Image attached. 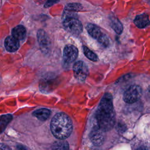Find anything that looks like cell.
<instances>
[{"label": "cell", "mask_w": 150, "mask_h": 150, "mask_svg": "<svg viewBox=\"0 0 150 150\" xmlns=\"http://www.w3.org/2000/svg\"><path fill=\"white\" fill-rule=\"evenodd\" d=\"M98 127L103 131L110 130L115 122V112L112 98L110 94H105L102 98L96 113Z\"/></svg>", "instance_id": "6da1fadb"}, {"label": "cell", "mask_w": 150, "mask_h": 150, "mask_svg": "<svg viewBox=\"0 0 150 150\" xmlns=\"http://www.w3.org/2000/svg\"><path fill=\"white\" fill-rule=\"evenodd\" d=\"M50 129L56 138L64 139L71 133L73 129L71 120L66 114L59 112L53 117L50 122Z\"/></svg>", "instance_id": "7a4b0ae2"}, {"label": "cell", "mask_w": 150, "mask_h": 150, "mask_svg": "<svg viewBox=\"0 0 150 150\" xmlns=\"http://www.w3.org/2000/svg\"><path fill=\"white\" fill-rule=\"evenodd\" d=\"M86 29L88 34L94 39L97 40L101 45L107 47L109 45L108 36L103 33L101 29L96 25L92 23H88L86 25Z\"/></svg>", "instance_id": "3957f363"}, {"label": "cell", "mask_w": 150, "mask_h": 150, "mask_svg": "<svg viewBox=\"0 0 150 150\" xmlns=\"http://www.w3.org/2000/svg\"><path fill=\"white\" fill-rule=\"evenodd\" d=\"M65 29L71 34L78 36L83 30V26L80 21L74 17L70 16L64 19L63 22Z\"/></svg>", "instance_id": "277c9868"}, {"label": "cell", "mask_w": 150, "mask_h": 150, "mask_svg": "<svg viewBox=\"0 0 150 150\" xmlns=\"http://www.w3.org/2000/svg\"><path fill=\"white\" fill-rule=\"evenodd\" d=\"M142 94V89L138 85H132L128 88L124 94V100L125 103L132 104L138 101Z\"/></svg>", "instance_id": "5b68a950"}, {"label": "cell", "mask_w": 150, "mask_h": 150, "mask_svg": "<svg viewBox=\"0 0 150 150\" xmlns=\"http://www.w3.org/2000/svg\"><path fill=\"white\" fill-rule=\"evenodd\" d=\"M73 69L75 78L79 81H84L88 74V67L83 61L76 62L73 65Z\"/></svg>", "instance_id": "8992f818"}, {"label": "cell", "mask_w": 150, "mask_h": 150, "mask_svg": "<svg viewBox=\"0 0 150 150\" xmlns=\"http://www.w3.org/2000/svg\"><path fill=\"white\" fill-rule=\"evenodd\" d=\"M78 56V49L72 45H66L63 50V58L66 62L71 63L74 62Z\"/></svg>", "instance_id": "52a82bcc"}, {"label": "cell", "mask_w": 150, "mask_h": 150, "mask_svg": "<svg viewBox=\"0 0 150 150\" xmlns=\"http://www.w3.org/2000/svg\"><path fill=\"white\" fill-rule=\"evenodd\" d=\"M103 131L98 127H94L90 134V140L96 146H100L103 144L104 139Z\"/></svg>", "instance_id": "ba28073f"}, {"label": "cell", "mask_w": 150, "mask_h": 150, "mask_svg": "<svg viewBox=\"0 0 150 150\" xmlns=\"http://www.w3.org/2000/svg\"><path fill=\"white\" fill-rule=\"evenodd\" d=\"M37 37L42 50L47 52L50 46V40L46 33L43 30L40 29L38 31Z\"/></svg>", "instance_id": "9c48e42d"}, {"label": "cell", "mask_w": 150, "mask_h": 150, "mask_svg": "<svg viewBox=\"0 0 150 150\" xmlns=\"http://www.w3.org/2000/svg\"><path fill=\"white\" fill-rule=\"evenodd\" d=\"M4 45L7 51L10 52H15L19 47V40L15 38L13 36H7L5 40Z\"/></svg>", "instance_id": "30bf717a"}, {"label": "cell", "mask_w": 150, "mask_h": 150, "mask_svg": "<svg viewBox=\"0 0 150 150\" xmlns=\"http://www.w3.org/2000/svg\"><path fill=\"white\" fill-rule=\"evenodd\" d=\"M134 23L137 28L143 29L150 25V21L148 15L146 13H143L137 15L134 20Z\"/></svg>", "instance_id": "8fae6325"}, {"label": "cell", "mask_w": 150, "mask_h": 150, "mask_svg": "<svg viewBox=\"0 0 150 150\" xmlns=\"http://www.w3.org/2000/svg\"><path fill=\"white\" fill-rule=\"evenodd\" d=\"M26 33L25 28L22 25L15 26L12 30V36L18 40H22L25 38Z\"/></svg>", "instance_id": "7c38bea8"}, {"label": "cell", "mask_w": 150, "mask_h": 150, "mask_svg": "<svg viewBox=\"0 0 150 150\" xmlns=\"http://www.w3.org/2000/svg\"><path fill=\"white\" fill-rule=\"evenodd\" d=\"M51 111L47 108H40L35 111L33 112V115L41 121H45L47 120L50 115Z\"/></svg>", "instance_id": "4fadbf2b"}, {"label": "cell", "mask_w": 150, "mask_h": 150, "mask_svg": "<svg viewBox=\"0 0 150 150\" xmlns=\"http://www.w3.org/2000/svg\"><path fill=\"white\" fill-rule=\"evenodd\" d=\"M110 25L112 29L117 33L121 34L123 30V26L121 22L115 17H111L110 18Z\"/></svg>", "instance_id": "5bb4252c"}, {"label": "cell", "mask_w": 150, "mask_h": 150, "mask_svg": "<svg viewBox=\"0 0 150 150\" xmlns=\"http://www.w3.org/2000/svg\"><path fill=\"white\" fill-rule=\"evenodd\" d=\"M52 150H69V144L66 141L60 139L55 141L52 146Z\"/></svg>", "instance_id": "9a60e30c"}, {"label": "cell", "mask_w": 150, "mask_h": 150, "mask_svg": "<svg viewBox=\"0 0 150 150\" xmlns=\"http://www.w3.org/2000/svg\"><path fill=\"white\" fill-rule=\"evenodd\" d=\"M83 50L84 55L90 60L93 61V62H96L98 60V57L90 49H89L87 47L83 46Z\"/></svg>", "instance_id": "2e32d148"}, {"label": "cell", "mask_w": 150, "mask_h": 150, "mask_svg": "<svg viewBox=\"0 0 150 150\" xmlns=\"http://www.w3.org/2000/svg\"><path fill=\"white\" fill-rule=\"evenodd\" d=\"M83 6L81 4L77 3H71L66 5L64 9V11L69 12H77L82 9Z\"/></svg>", "instance_id": "e0dca14e"}, {"label": "cell", "mask_w": 150, "mask_h": 150, "mask_svg": "<svg viewBox=\"0 0 150 150\" xmlns=\"http://www.w3.org/2000/svg\"><path fill=\"white\" fill-rule=\"evenodd\" d=\"M12 116L11 115H5L1 116V127L2 131L7 124L11 120Z\"/></svg>", "instance_id": "ac0fdd59"}, {"label": "cell", "mask_w": 150, "mask_h": 150, "mask_svg": "<svg viewBox=\"0 0 150 150\" xmlns=\"http://www.w3.org/2000/svg\"><path fill=\"white\" fill-rule=\"evenodd\" d=\"M59 0H47L46 4H45V8H49L55 4L56 3L58 2Z\"/></svg>", "instance_id": "d6986e66"}, {"label": "cell", "mask_w": 150, "mask_h": 150, "mask_svg": "<svg viewBox=\"0 0 150 150\" xmlns=\"http://www.w3.org/2000/svg\"><path fill=\"white\" fill-rule=\"evenodd\" d=\"M0 150H10L9 149V148L5 145V144H1V145H0Z\"/></svg>", "instance_id": "ffe728a7"}, {"label": "cell", "mask_w": 150, "mask_h": 150, "mask_svg": "<svg viewBox=\"0 0 150 150\" xmlns=\"http://www.w3.org/2000/svg\"><path fill=\"white\" fill-rule=\"evenodd\" d=\"M137 150H148L146 148H144V147H141V148H138Z\"/></svg>", "instance_id": "44dd1931"}, {"label": "cell", "mask_w": 150, "mask_h": 150, "mask_svg": "<svg viewBox=\"0 0 150 150\" xmlns=\"http://www.w3.org/2000/svg\"><path fill=\"white\" fill-rule=\"evenodd\" d=\"M94 150H100V149H94Z\"/></svg>", "instance_id": "7402d4cb"}]
</instances>
